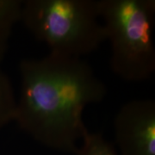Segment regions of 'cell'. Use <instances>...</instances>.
Listing matches in <instances>:
<instances>
[{
  "label": "cell",
  "instance_id": "cell-1",
  "mask_svg": "<svg viewBox=\"0 0 155 155\" xmlns=\"http://www.w3.org/2000/svg\"><path fill=\"white\" fill-rule=\"evenodd\" d=\"M14 122L50 149L75 154L85 132L84 109L104 101L107 87L83 59L49 53L19 65Z\"/></svg>",
  "mask_w": 155,
  "mask_h": 155
},
{
  "label": "cell",
  "instance_id": "cell-2",
  "mask_svg": "<svg viewBox=\"0 0 155 155\" xmlns=\"http://www.w3.org/2000/svg\"><path fill=\"white\" fill-rule=\"evenodd\" d=\"M19 22L61 55L82 59L106 41L98 0H22Z\"/></svg>",
  "mask_w": 155,
  "mask_h": 155
},
{
  "label": "cell",
  "instance_id": "cell-3",
  "mask_svg": "<svg viewBox=\"0 0 155 155\" xmlns=\"http://www.w3.org/2000/svg\"><path fill=\"white\" fill-rule=\"evenodd\" d=\"M110 45V68L127 82H142L155 72V0H98Z\"/></svg>",
  "mask_w": 155,
  "mask_h": 155
},
{
  "label": "cell",
  "instance_id": "cell-4",
  "mask_svg": "<svg viewBox=\"0 0 155 155\" xmlns=\"http://www.w3.org/2000/svg\"><path fill=\"white\" fill-rule=\"evenodd\" d=\"M119 155H155V101L135 99L122 105L114 121Z\"/></svg>",
  "mask_w": 155,
  "mask_h": 155
},
{
  "label": "cell",
  "instance_id": "cell-5",
  "mask_svg": "<svg viewBox=\"0 0 155 155\" xmlns=\"http://www.w3.org/2000/svg\"><path fill=\"white\" fill-rule=\"evenodd\" d=\"M5 53H0V62ZM17 107V97L10 78L0 67V129L14 122Z\"/></svg>",
  "mask_w": 155,
  "mask_h": 155
},
{
  "label": "cell",
  "instance_id": "cell-6",
  "mask_svg": "<svg viewBox=\"0 0 155 155\" xmlns=\"http://www.w3.org/2000/svg\"><path fill=\"white\" fill-rule=\"evenodd\" d=\"M74 155H119L114 146L100 133L87 130Z\"/></svg>",
  "mask_w": 155,
  "mask_h": 155
}]
</instances>
